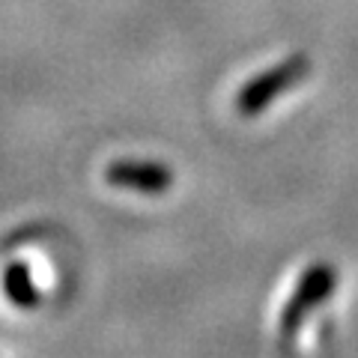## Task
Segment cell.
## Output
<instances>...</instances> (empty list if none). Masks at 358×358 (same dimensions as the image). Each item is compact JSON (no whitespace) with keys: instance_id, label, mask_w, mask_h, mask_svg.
I'll list each match as a JSON object with an SVG mask.
<instances>
[{"instance_id":"cell-1","label":"cell","mask_w":358,"mask_h":358,"mask_svg":"<svg viewBox=\"0 0 358 358\" xmlns=\"http://www.w3.org/2000/svg\"><path fill=\"white\" fill-rule=\"evenodd\" d=\"M308 75H310V60L305 54H289L287 60L268 66V69L257 72L251 81H245L239 87L233 108H236V114L245 120L260 117L263 110L272 108L284 93L296 90L301 81H308Z\"/></svg>"},{"instance_id":"cell-2","label":"cell","mask_w":358,"mask_h":358,"mask_svg":"<svg viewBox=\"0 0 358 358\" xmlns=\"http://www.w3.org/2000/svg\"><path fill=\"white\" fill-rule=\"evenodd\" d=\"M338 281H341V272L326 260L313 263V266H308L305 272H301L293 296L284 301L281 320H278V334H281L284 343L296 341V334H299L301 326H305V320L334 296Z\"/></svg>"},{"instance_id":"cell-3","label":"cell","mask_w":358,"mask_h":358,"mask_svg":"<svg viewBox=\"0 0 358 358\" xmlns=\"http://www.w3.org/2000/svg\"><path fill=\"white\" fill-rule=\"evenodd\" d=\"M173 171L152 159H117L105 167V182L134 194L162 197L173 188Z\"/></svg>"},{"instance_id":"cell-4","label":"cell","mask_w":358,"mask_h":358,"mask_svg":"<svg viewBox=\"0 0 358 358\" xmlns=\"http://www.w3.org/2000/svg\"><path fill=\"white\" fill-rule=\"evenodd\" d=\"M3 293H6V299L13 301L15 308L30 310V308L39 305V287H36V281H33L30 268L24 263L6 266V272H3Z\"/></svg>"}]
</instances>
